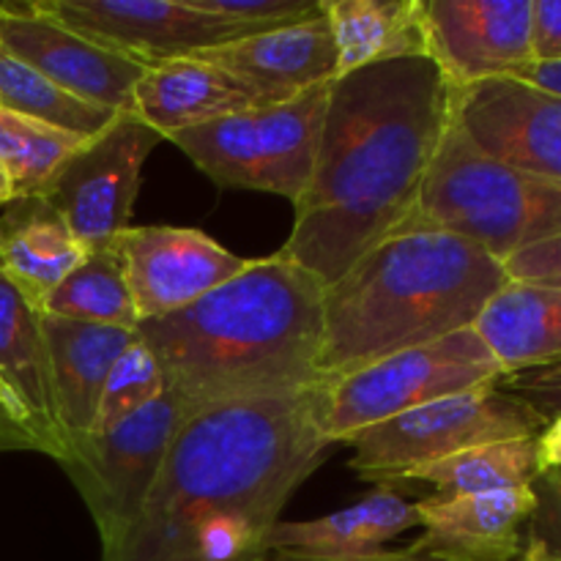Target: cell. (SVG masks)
Here are the masks:
<instances>
[{
  "label": "cell",
  "instance_id": "6da1fadb",
  "mask_svg": "<svg viewBox=\"0 0 561 561\" xmlns=\"http://www.w3.org/2000/svg\"><path fill=\"white\" fill-rule=\"evenodd\" d=\"M318 383L186 420L140 515L102 561H261L285 504L327 463Z\"/></svg>",
  "mask_w": 561,
  "mask_h": 561
},
{
  "label": "cell",
  "instance_id": "7a4b0ae2",
  "mask_svg": "<svg viewBox=\"0 0 561 561\" xmlns=\"http://www.w3.org/2000/svg\"><path fill=\"white\" fill-rule=\"evenodd\" d=\"M449 115L453 85L431 55L334 77L312 179L274 255L337 283L411 217Z\"/></svg>",
  "mask_w": 561,
  "mask_h": 561
},
{
  "label": "cell",
  "instance_id": "3957f363",
  "mask_svg": "<svg viewBox=\"0 0 561 561\" xmlns=\"http://www.w3.org/2000/svg\"><path fill=\"white\" fill-rule=\"evenodd\" d=\"M323 290L310 272L268 255L184 310L140 321L137 337L192 416L301 392L321 383Z\"/></svg>",
  "mask_w": 561,
  "mask_h": 561
},
{
  "label": "cell",
  "instance_id": "277c9868",
  "mask_svg": "<svg viewBox=\"0 0 561 561\" xmlns=\"http://www.w3.org/2000/svg\"><path fill=\"white\" fill-rule=\"evenodd\" d=\"M507 283L504 263L474 241L394 230L323 290L321 381L471 329Z\"/></svg>",
  "mask_w": 561,
  "mask_h": 561
},
{
  "label": "cell",
  "instance_id": "5b68a950",
  "mask_svg": "<svg viewBox=\"0 0 561 561\" xmlns=\"http://www.w3.org/2000/svg\"><path fill=\"white\" fill-rule=\"evenodd\" d=\"M403 228L460 236L504 263L526 247L561 236V181L537 179L485 157L449 115Z\"/></svg>",
  "mask_w": 561,
  "mask_h": 561
},
{
  "label": "cell",
  "instance_id": "8992f818",
  "mask_svg": "<svg viewBox=\"0 0 561 561\" xmlns=\"http://www.w3.org/2000/svg\"><path fill=\"white\" fill-rule=\"evenodd\" d=\"M329 85L175 131L168 140L214 184L268 192L296 206L316 168Z\"/></svg>",
  "mask_w": 561,
  "mask_h": 561
},
{
  "label": "cell",
  "instance_id": "52a82bcc",
  "mask_svg": "<svg viewBox=\"0 0 561 561\" xmlns=\"http://www.w3.org/2000/svg\"><path fill=\"white\" fill-rule=\"evenodd\" d=\"M502 376V365L474 329H463L318 383V431L334 447L351 433L442 398L496 383Z\"/></svg>",
  "mask_w": 561,
  "mask_h": 561
},
{
  "label": "cell",
  "instance_id": "ba28073f",
  "mask_svg": "<svg viewBox=\"0 0 561 561\" xmlns=\"http://www.w3.org/2000/svg\"><path fill=\"white\" fill-rule=\"evenodd\" d=\"M190 411L173 389H164L135 416L113 431L85 433L66 442L55 463L75 482L96 524L102 553L126 535L157 485L175 436Z\"/></svg>",
  "mask_w": 561,
  "mask_h": 561
},
{
  "label": "cell",
  "instance_id": "9c48e42d",
  "mask_svg": "<svg viewBox=\"0 0 561 561\" xmlns=\"http://www.w3.org/2000/svg\"><path fill=\"white\" fill-rule=\"evenodd\" d=\"M542 427L546 422L529 405L488 383L351 433L343 444L351 447V469L383 485L403 471L480 444L535 438Z\"/></svg>",
  "mask_w": 561,
  "mask_h": 561
},
{
  "label": "cell",
  "instance_id": "30bf717a",
  "mask_svg": "<svg viewBox=\"0 0 561 561\" xmlns=\"http://www.w3.org/2000/svg\"><path fill=\"white\" fill-rule=\"evenodd\" d=\"M162 140L135 113H121L82 142L38 195L53 203L88 252L115 244L131 228L142 164Z\"/></svg>",
  "mask_w": 561,
  "mask_h": 561
},
{
  "label": "cell",
  "instance_id": "8fae6325",
  "mask_svg": "<svg viewBox=\"0 0 561 561\" xmlns=\"http://www.w3.org/2000/svg\"><path fill=\"white\" fill-rule=\"evenodd\" d=\"M36 5L80 36L140 66L244 38L217 16L197 11L190 0H38Z\"/></svg>",
  "mask_w": 561,
  "mask_h": 561
},
{
  "label": "cell",
  "instance_id": "7c38bea8",
  "mask_svg": "<svg viewBox=\"0 0 561 561\" xmlns=\"http://www.w3.org/2000/svg\"><path fill=\"white\" fill-rule=\"evenodd\" d=\"M453 121L485 157L561 181V99L513 77L453 88Z\"/></svg>",
  "mask_w": 561,
  "mask_h": 561
},
{
  "label": "cell",
  "instance_id": "4fadbf2b",
  "mask_svg": "<svg viewBox=\"0 0 561 561\" xmlns=\"http://www.w3.org/2000/svg\"><path fill=\"white\" fill-rule=\"evenodd\" d=\"M0 49L64 91L113 113H131L146 66L80 36L36 3L0 5Z\"/></svg>",
  "mask_w": 561,
  "mask_h": 561
},
{
  "label": "cell",
  "instance_id": "5bb4252c",
  "mask_svg": "<svg viewBox=\"0 0 561 561\" xmlns=\"http://www.w3.org/2000/svg\"><path fill=\"white\" fill-rule=\"evenodd\" d=\"M118 250L140 321L184 310L250 263L203 230L173 225L124 230Z\"/></svg>",
  "mask_w": 561,
  "mask_h": 561
},
{
  "label": "cell",
  "instance_id": "9a60e30c",
  "mask_svg": "<svg viewBox=\"0 0 561 561\" xmlns=\"http://www.w3.org/2000/svg\"><path fill=\"white\" fill-rule=\"evenodd\" d=\"M431 58L453 88L513 77L535 60L531 0H425Z\"/></svg>",
  "mask_w": 561,
  "mask_h": 561
},
{
  "label": "cell",
  "instance_id": "2e32d148",
  "mask_svg": "<svg viewBox=\"0 0 561 561\" xmlns=\"http://www.w3.org/2000/svg\"><path fill=\"white\" fill-rule=\"evenodd\" d=\"M0 411L27 449L58 460L66 449L55 411L47 345L33 310L0 272Z\"/></svg>",
  "mask_w": 561,
  "mask_h": 561
},
{
  "label": "cell",
  "instance_id": "e0dca14e",
  "mask_svg": "<svg viewBox=\"0 0 561 561\" xmlns=\"http://www.w3.org/2000/svg\"><path fill=\"white\" fill-rule=\"evenodd\" d=\"M535 504L531 485L480 496L425 499L414 504L422 537L409 551L436 561H515L524 551V529Z\"/></svg>",
  "mask_w": 561,
  "mask_h": 561
},
{
  "label": "cell",
  "instance_id": "ac0fdd59",
  "mask_svg": "<svg viewBox=\"0 0 561 561\" xmlns=\"http://www.w3.org/2000/svg\"><path fill=\"white\" fill-rule=\"evenodd\" d=\"M195 58L222 66L274 104L288 102L310 88L329 85L340 75L337 47L327 14L203 49Z\"/></svg>",
  "mask_w": 561,
  "mask_h": 561
},
{
  "label": "cell",
  "instance_id": "d6986e66",
  "mask_svg": "<svg viewBox=\"0 0 561 561\" xmlns=\"http://www.w3.org/2000/svg\"><path fill=\"white\" fill-rule=\"evenodd\" d=\"M266 104L274 102L225 71L222 66L186 55V58L146 66L135 88L131 113L168 140L175 131L195 129L225 115L266 107Z\"/></svg>",
  "mask_w": 561,
  "mask_h": 561
},
{
  "label": "cell",
  "instance_id": "ffe728a7",
  "mask_svg": "<svg viewBox=\"0 0 561 561\" xmlns=\"http://www.w3.org/2000/svg\"><path fill=\"white\" fill-rule=\"evenodd\" d=\"M53 378L55 411L66 442L91 433L104 381L121 351L137 332L38 312Z\"/></svg>",
  "mask_w": 561,
  "mask_h": 561
},
{
  "label": "cell",
  "instance_id": "44dd1931",
  "mask_svg": "<svg viewBox=\"0 0 561 561\" xmlns=\"http://www.w3.org/2000/svg\"><path fill=\"white\" fill-rule=\"evenodd\" d=\"M88 250L44 195H20L0 214V272L42 312L55 288L85 261Z\"/></svg>",
  "mask_w": 561,
  "mask_h": 561
},
{
  "label": "cell",
  "instance_id": "7402d4cb",
  "mask_svg": "<svg viewBox=\"0 0 561 561\" xmlns=\"http://www.w3.org/2000/svg\"><path fill=\"white\" fill-rule=\"evenodd\" d=\"M420 526L414 504L392 488H376L351 507L316 520H279L266 540L268 553L305 559H367Z\"/></svg>",
  "mask_w": 561,
  "mask_h": 561
},
{
  "label": "cell",
  "instance_id": "603a6c76",
  "mask_svg": "<svg viewBox=\"0 0 561 561\" xmlns=\"http://www.w3.org/2000/svg\"><path fill=\"white\" fill-rule=\"evenodd\" d=\"M471 329L504 376L561 365V288L510 279Z\"/></svg>",
  "mask_w": 561,
  "mask_h": 561
},
{
  "label": "cell",
  "instance_id": "cb8c5ba5",
  "mask_svg": "<svg viewBox=\"0 0 561 561\" xmlns=\"http://www.w3.org/2000/svg\"><path fill=\"white\" fill-rule=\"evenodd\" d=\"M323 14L337 47L340 75L431 55L425 0H327Z\"/></svg>",
  "mask_w": 561,
  "mask_h": 561
},
{
  "label": "cell",
  "instance_id": "d4e9b609",
  "mask_svg": "<svg viewBox=\"0 0 561 561\" xmlns=\"http://www.w3.org/2000/svg\"><path fill=\"white\" fill-rule=\"evenodd\" d=\"M535 438L480 444V447L403 471L378 488H392L394 482H425L436 491V496L455 499L531 485L542 474Z\"/></svg>",
  "mask_w": 561,
  "mask_h": 561
},
{
  "label": "cell",
  "instance_id": "484cf974",
  "mask_svg": "<svg viewBox=\"0 0 561 561\" xmlns=\"http://www.w3.org/2000/svg\"><path fill=\"white\" fill-rule=\"evenodd\" d=\"M42 312L69 318V321L137 332L140 312H137L129 283H126L118 241L88 252L85 261L49 294Z\"/></svg>",
  "mask_w": 561,
  "mask_h": 561
},
{
  "label": "cell",
  "instance_id": "4316f807",
  "mask_svg": "<svg viewBox=\"0 0 561 561\" xmlns=\"http://www.w3.org/2000/svg\"><path fill=\"white\" fill-rule=\"evenodd\" d=\"M0 107L38 121V124L55 126L60 131H69V135L85 137V140L107 129L121 115L64 91L3 49H0Z\"/></svg>",
  "mask_w": 561,
  "mask_h": 561
},
{
  "label": "cell",
  "instance_id": "83f0119b",
  "mask_svg": "<svg viewBox=\"0 0 561 561\" xmlns=\"http://www.w3.org/2000/svg\"><path fill=\"white\" fill-rule=\"evenodd\" d=\"M82 142L85 137L0 107V162L14 181L16 197L38 195Z\"/></svg>",
  "mask_w": 561,
  "mask_h": 561
},
{
  "label": "cell",
  "instance_id": "f1b7e54d",
  "mask_svg": "<svg viewBox=\"0 0 561 561\" xmlns=\"http://www.w3.org/2000/svg\"><path fill=\"white\" fill-rule=\"evenodd\" d=\"M164 389H168V381H164L157 356L135 334V340L121 351V356L110 367L91 433L113 431L115 425L162 398Z\"/></svg>",
  "mask_w": 561,
  "mask_h": 561
},
{
  "label": "cell",
  "instance_id": "f546056e",
  "mask_svg": "<svg viewBox=\"0 0 561 561\" xmlns=\"http://www.w3.org/2000/svg\"><path fill=\"white\" fill-rule=\"evenodd\" d=\"M197 11L217 16L241 36L277 31L323 16L327 0H190Z\"/></svg>",
  "mask_w": 561,
  "mask_h": 561
},
{
  "label": "cell",
  "instance_id": "4dcf8cb0",
  "mask_svg": "<svg viewBox=\"0 0 561 561\" xmlns=\"http://www.w3.org/2000/svg\"><path fill=\"white\" fill-rule=\"evenodd\" d=\"M496 387L510 398L529 405L542 422L561 416V365L507 373V376L499 378Z\"/></svg>",
  "mask_w": 561,
  "mask_h": 561
},
{
  "label": "cell",
  "instance_id": "1f68e13d",
  "mask_svg": "<svg viewBox=\"0 0 561 561\" xmlns=\"http://www.w3.org/2000/svg\"><path fill=\"white\" fill-rule=\"evenodd\" d=\"M535 491V513L526 524L524 540L535 542L548 557L561 561V477L557 471H546L531 482Z\"/></svg>",
  "mask_w": 561,
  "mask_h": 561
},
{
  "label": "cell",
  "instance_id": "d6a6232c",
  "mask_svg": "<svg viewBox=\"0 0 561 561\" xmlns=\"http://www.w3.org/2000/svg\"><path fill=\"white\" fill-rule=\"evenodd\" d=\"M504 268H507V277L515 279V283L561 288V236L515 252L513 257L504 261Z\"/></svg>",
  "mask_w": 561,
  "mask_h": 561
},
{
  "label": "cell",
  "instance_id": "836d02e7",
  "mask_svg": "<svg viewBox=\"0 0 561 561\" xmlns=\"http://www.w3.org/2000/svg\"><path fill=\"white\" fill-rule=\"evenodd\" d=\"M535 60H561V0H531Z\"/></svg>",
  "mask_w": 561,
  "mask_h": 561
},
{
  "label": "cell",
  "instance_id": "e575fe53",
  "mask_svg": "<svg viewBox=\"0 0 561 561\" xmlns=\"http://www.w3.org/2000/svg\"><path fill=\"white\" fill-rule=\"evenodd\" d=\"M513 80L529 82V85L561 99V60H531L529 66L515 71Z\"/></svg>",
  "mask_w": 561,
  "mask_h": 561
},
{
  "label": "cell",
  "instance_id": "d590c367",
  "mask_svg": "<svg viewBox=\"0 0 561 561\" xmlns=\"http://www.w3.org/2000/svg\"><path fill=\"white\" fill-rule=\"evenodd\" d=\"M537 460H540V471H561V416L546 422L540 433H537Z\"/></svg>",
  "mask_w": 561,
  "mask_h": 561
},
{
  "label": "cell",
  "instance_id": "8d00e7d4",
  "mask_svg": "<svg viewBox=\"0 0 561 561\" xmlns=\"http://www.w3.org/2000/svg\"><path fill=\"white\" fill-rule=\"evenodd\" d=\"M261 561H436L427 557H416L411 553L409 548L405 551H383L378 557H367V559H305V557H288V553H268Z\"/></svg>",
  "mask_w": 561,
  "mask_h": 561
},
{
  "label": "cell",
  "instance_id": "74e56055",
  "mask_svg": "<svg viewBox=\"0 0 561 561\" xmlns=\"http://www.w3.org/2000/svg\"><path fill=\"white\" fill-rule=\"evenodd\" d=\"M16 197V190H14V181H11L9 170H5V164L0 162V208L9 206L11 201Z\"/></svg>",
  "mask_w": 561,
  "mask_h": 561
},
{
  "label": "cell",
  "instance_id": "f35d334b",
  "mask_svg": "<svg viewBox=\"0 0 561 561\" xmlns=\"http://www.w3.org/2000/svg\"><path fill=\"white\" fill-rule=\"evenodd\" d=\"M3 447H25V444H22V438L16 436L14 427L5 422L3 411H0V449H3Z\"/></svg>",
  "mask_w": 561,
  "mask_h": 561
},
{
  "label": "cell",
  "instance_id": "ab89813d",
  "mask_svg": "<svg viewBox=\"0 0 561 561\" xmlns=\"http://www.w3.org/2000/svg\"><path fill=\"white\" fill-rule=\"evenodd\" d=\"M515 561H559V559L548 557V553L542 551V548H537L535 542L524 540V551H520V557L515 559Z\"/></svg>",
  "mask_w": 561,
  "mask_h": 561
},
{
  "label": "cell",
  "instance_id": "60d3db41",
  "mask_svg": "<svg viewBox=\"0 0 561 561\" xmlns=\"http://www.w3.org/2000/svg\"><path fill=\"white\" fill-rule=\"evenodd\" d=\"M557 474H559V477H561V471H557Z\"/></svg>",
  "mask_w": 561,
  "mask_h": 561
}]
</instances>
